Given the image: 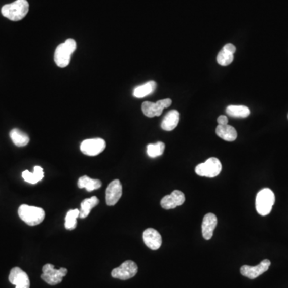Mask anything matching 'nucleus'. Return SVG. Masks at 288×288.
Segmentation results:
<instances>
[{
	"label": "nucleus",
	"instance_id": "1",
	"mask_svg": "<svg viewBox=\"0 0 288 288\" xmlns=\"http://www.w3.org/2000/svg\"><path fill=\"white\" fill-rule=\"evenodd\" d=\"M76 48L77 44L76 40L73 39H68L63 44H59L55 49L54 55L55 64L61 68H64L68 66L72 53L76 51Z\"/></svg>",
	"mask_w": 288,
	"mask_h": 288
},
{
	"label": "nucleus",
	"instance_id": "2",
	"mask_svg": "<svg viewBox=\"0 0 288 288\" xmlns=\"http://www.w3.org/2000/svg\"><path fill=\"white\" fill-rule=\"evenodd\" d=\"M28 11L29 4L27 0H16L12 4L4 5L1 9L4 17L12 21L21 20L27 15Z\"/></svg>",
	"mask_w": 288,
	"mask_h": 288
},
{
	"label": "nucleus",
	"instance_id": "3",
	"mask_svg": "<svg viewBox=\"0 0 288 288\" xmlns=\"http://www.w3.org/2000/svg\"><path fill=\"white\" fill-rule=\"evenodd\" d=\"M19 218L29 226H36L41 224L45 218V211L40 207L23 204L18 210Z\"/></svg>",
	"mask_w": 288,
	"mask_h": 288
},
{
	"label": "nucleus",
	"instance_id": "4",
	"mask_svg": "<svg viewBox=\"0 0 288 288\" xmlns=\"http://www.w3.org/2000/svg\"><path fill=\"white\" fill-rule=\"evenodd\" d=\"M275 195L269 188H264L256 195V208L260 215L265 216L270 214L275 203Z\"/></svg>",
	"mask_w": 288,
	"mask_h": 288
},
{
	"label": "nucleus",
	"instance_id": "5",
	"mask_svg": "<svg viewBox=\"0 0 288 288\" xmlns=\"http://www.w3.org/2000/svg\"><path fill=\"white\" fill-rule=\"evenodd\" d=\"M222 171V164L216 158L211 157L204 163H200L195 167V173L199 176L214 178L218 176Z\"/></svg>",
	"mask_w": 288,
	"mask_h": 288
},
{
	"label": "nucleus",
	"instance_id": "6",
	"mask_svg": "<svg viewBox=\"0 0 288 288\" xmlns=\"http://www.w3.org/2000/svg\"><path fill=\"white\" fill-rule=\"evenodd\" d=\"M66 274H67V269L65 267L55 269L53 264H47L43 267L41 278L48 284L55 286L62 282L63 277L66 276Z\"/></svg>",
	"mask_w": 288,
	"mask_h": 288
},
{
	"label": "nucleus",
	"instance_id": "7",
	"mask_svg": "<svg viewBox=\"0 0 288 288\" xmlns=\"http://www.w3.org/2000/svg\"><path fill=\"white\" fill-rule=\"evenodd\" d=\"M137 272H138V266L135 262L127 260L123 262L120 267L112 270V276L115 279L127 280L135 276Z\"/></svg>",
	"mask_w": 288,
	"mask_h": 288
},
{
	"label": "nucleus",
	"instance_id": "8",
	"mask_svg": "<svg viewBox=\"0 0 288 288\" xmlns=\"http://www.w3.org/2000/svg\"><path fill=\"white\" fill-rule=\"evenodd\" d=\"M106 148V142L100 138L85 139L80 145V150L83 154L88 156H98Z\"/></svg>",
	"mask_w": 288,
	"mask_h": 288
},
{
	"label": "nucleus",
	"instance_id": "9",
	"mask_svg": "<svg viewBox=\"0 0 288 288\" xmlns=\"http://www.w3.org/2000/svg\"><path fill=\"white\" fill-rule=\"evenodd\" d=\"M172 103L170 99H162L156 102H142V111L147 117L152 118L155 116H159L163 113L164 108L169 107Z\"/></svg>",
	"mask_w": 288,
	"mask_h": 288
},
{
	"label": "nucleus",
	"instance_id": "10",
	"mask_svg": "<svg viewBox=\"0 0 288 288\" xmlns=\"http://www.w3.org/2000/svg\"><path fill=\"white\" fill-rule=\"evenodd\" d=\"M270 266H271V261L269 260H264L260 262V264L254 266V267L243 265L241 267L240 272L243 276L247 277L250 279H254L269 269Z\"/></svg>",
	"mask_w": 288,
	"mask_h": 288
},
{
	"label": "nucleus",
	"instance_id": "11",
	"mask_svg": "<svg viewBox=\"0 0 288 288\" xmlns=\"http://www.w3.org/2000/svg\"><path fill=\"white\" fill-rule=\"evenodd\" d=\"M9 281L15 285V288H30V282L28 275L20 267H15L11 270Z\"/></svg>",
	"mask_w": 288,
	"mask_h": 288
},
{
	"label": "nucleus",
	"instance_id": "12",
	"mask_svg": "<svg viewBox=\"0 0 288 288\" xmlns=\"http://www.w3.org/2000/svg\"><path fill=\"white\" fill-rule=\"evenodd\" d=\"M123 195V187L120 180L115 179L108 185L106 191V203L108 206H114Z\"/></svg>",
	"mask_w": 288,
	"mask_h": 288
},
{
	"label": "nucleus",
	"instance_id": "13",
	"mask_svg": "<svg viewBox=\"0 0 288 288\" xmlns=\"http://www.w3.org/2000/svg\"><path fill=\"white\" fill-rule=\"evenodd\" d=\"M185 202V195L182 192L175 190L171 195H166L162 199L161 207L165 210H171L181 206Z\"/></svg>",
	"mask_w": 288,
	"mask_h": 288
},
{
	"label": "nucleus",
	"instance_id": "14",
	"mask_svg": "<svg viewBox=\"0 0 288 288\" xmlns=\"http://www.w3.org/2000/svg\"><path fill=\"white\" fill-rule=\"evenodd\" d=\"M144 243L151 250H156L160 248L162 245L161 235L153 228H148L142 234Z\"/></svg>",
	"mask_w": 288,
	"mask_h": 288
},
{
	"label": "nucleus",
	"instance_id": "15",
	"mask_svg": "<svg viewBox=\"0 0 288 288\" xmlns=\"http://www.w3.org/2000/svg\"><path fill=\"white\" fill-rule=\"evenodd\" d=\"M217 223H218L217 217L213 213H208L203 217L202 223V233L206 240H209L212 238L213 232L217 226Z\"/></svg>",
	"mask_w": 288,
	"mask_h": 288
},
{
	"label": "nucleus",
	"instance_id": "16",
	"mask_svg": "<svg viewBox=\"0 0 288 288\" xmlns=\"http://www.w3.org/2000/svg\"><path fill=\"white\" fill-rule=\"evenodd\" d=\"M179 119L180 115L178 111H170L163 118L161 123L162 129L167 131H173L178 126Z\"/></svg>",
	"mask_w": 288,
	"mask_h": 288
},
{
	"label": "nucleus",
	"instance_id": "17",
	"mask_svg": "<svg viewBox=\"0 0 288 288\" xmlns=\"http://www.w3.org/2000/svg\"><path fill=\"white\" fill-rule=\"evenodd\" d=\"M216 135L228 142H233L237 138L238 134L235 127L228 125H218L216 127Z\"/></svg>",
	"mask_w": 288,
	"mask_h": 288
},
{
	"label": "nucleus",
	"instance_id": "18",
	"mask_svg": "<svg viewBox=\"0 0 288 288\" xmlns=\"http://www.w3.org/2000/svg\"><path fill=\"white\" fill-rule=\"evenodd\" d=\"M22 176L25 180V182L29 183L30 184H35L41 181L44 178V170L40 166H35L34 167L33 172H30V171L26 170V171H23Z\"/></svg>",
	"mask_w": 288,
	"mask_h": 288
},
{
	"label": "nucleus",
	"instance_id": "19",
	"mask_svg": "<svg viewBox=\"0 0 288 288\" xmlns=\"http://www.w3.org/2000/svg\"><path fill=\"white\" fill-rule=\"evenodd\" d=\"M102 186V182L99 179L91 178L87 175L80 177L78 180L79 188H85L87 192H92L99 189Z\"/></svg>",
	"mask_w": 288,
	"mask_h": 288
},
{
	"label": "nucleus",
	"instance_id": "20",
	"mask_svg": "<svg viewBox=\"0 0 288 288\" xmlns=\"http://www.w3.org/2000/svg\"><path fill=\"white\" fill-rule=\"evenodd\" d=\"M156 88V83L155 81H149L142 85L135 87L133 91V95L140 99L147 95H151L153 93Z\"/></svg>",
	"mask_w": 288,
	"mask_h": 288
},
{
	"label": "nucleus",
	"instance_id": "21",
	"mask_svg": "<svg viewBox=\"0 0 288 288\" xmlns=\"http://www.w3.org/2000/svg\"><path fill=\"white\" fill-rule=\"evenodd\" d=\"M99 200L96 196H92L89 199H84L81 203V209L80 211V218L85 219L89 215L91 210L99 204Z\"/></svg>",
	"mask_w": 288,
	"mask_h": 288
},
{
	"label": "nucleus",
	"instance_id": "22",
	"mask_svg": "<svg viewBox=\"0 0 288 288\" xmlns=\"http://www.w3.org/2000/svg\"><path fill=\"white\" fill-rule=\"evenodd\" d=\"M10 137L12 138V142L17 147L27 146L30 142V138L26 133L23 132L17 128L12 130L10 132Z\"/></svg>",
	"mask_w": 288,
	"mask_h": 288
},
{
	"label": "nucleus",
	"instance_id": "23",
	"mask_svg": "<svg viewBox=\"0 0 288 288\" xmlns=\"http://www.w3.org/2000/svg\"><path fill=\"white\" fill-rule=\"evenodd\" d=\"M227 114L234 118H246L250 114V111L247 106L243 105H231L227 107Z\"/></svg>",
	"mask_w": 288,
	"mask_h": 288
},
{
	"label": "nucleus",
	"instance_id": "24",
	"mask_svg": "<svg viewBox=\"0 0 288 288\" xmlns=\"http://www.w3.org/2000/svg\"><path fill=\"white\" fill-rule=\"evenodd\" d=\"M80 210L73 209L69 210L65 218V228L67 230H73L77 226V218L80 217Z\"/></svg>",
	"mask_w": 288,
	"mask_h": 288
},
{
	"label": "nucleus",
	"instance_id": "25",
	"mask_svg": "<svg viewBox=\"0 0 288 288\" xmlns=\"http://www.w3.org/2000/svg\"><path fill=\"white\" fill-rule=\"evenodd\" d=\"M165 149V144L158 142L155 144H148L147 147V153L151 158H156L163 155Z\"/></svg>",
	"mask_w": 288,
	"mask_h": 288
},
{
	"label": "nucleus",
	"instance_id": "26",
	"mask_svg": "<svg viewBox=\"0 0 288 288\" xmlns=\"http://www.w3.org/2000/svg\"><path fill=\"white\" fill-rule=\"evenodd\" d=\"M234 60V54L230 53L228 51L222 49L217 55V62L221 66H228Z\"/></svg>",
	"mask_w": 288,
	"mask_h": 288
},
{
	"label": "nucleus",
	"instance_id": "27",
	"mask_svg": "<svg viewBox=\"0 0 288 288\" xmlns=\"http://www.w3.org/2000/svg\"><path fill=\"white\" fill-rule=\"evenodd\" d=\"M223 49L225 50V51H228V52H230V53L231 54L235 53V51H236V48H235V46H234L233 44H226V45L224 46V48H223Z\"/></svg>",
	"mask_w": 288,
	"mask_h": 288
},
{
	"label": "nucleus",
	"instance_id": "28",
	"mask_svg": "<svg viewBox=\"0 0 288 288\" xmlns=\"http://www.w3.org/2000/svg\"><path fill=\"white\" fill-rule=\"evenodd\" d=\"M217 122H218L219 125H227L228 123V117L226 116H220L217 119Z\"/></svg>",
	"mask_w": 288,
	"mask_h": 288
},
{
	"label": "nucleus",
	"instance_id": "29",
	"mask_svg": "<svg viewBox=\"0 0 288 288\" xmlns=\"http://www.w3.org/2000/svg\"><path fill=\"white\" fill-rule=\"evenodd\" d=\"M287 118H288V115H287Z\"/></svg>",
	"mask_w": 288,
	"mask_h": 288
}]
</instances>
